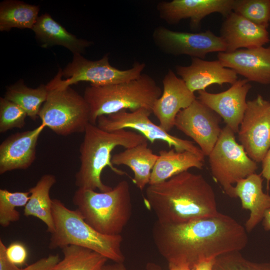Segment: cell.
<instances>
[{
    "mask_svg": "<svg viewBox=\"0 0 270 270\" xmlns=\"http://www.w3.org/2000/svg\"><path fill=\"white\" fill-rule=\"evenodd\" d=\"M221 117L196 99L176 116L174 126L191 138L204 156H208L215 146L222 128Z\"/></svg>",
    "mask_w": 270,
    "mask_h": 270,
    "instance_id": "cell-13",
    "label": "cell"
},
{
    "mask_svg": "<svg viewBox=\"0 0 270 270\" xmlns=\"http://www.w3.org/2000/svg\"><path fill=\"white\" fill-rule=\"evenodd\" d=\"M43 123L35 128L12 134L0 145V174L15 170H26L36 158V146L44 128Z\"/></svg>",
    "mask_w": 270,
    "mask_h": 270,
    "instance_id": "cell-18",
    "label": "cell"
},
{
    "mask_svg": "<svg viewBox=\"0 0 270 270\" xmlns=\"http://www.w3.org/2000/svg\"><path fill=\"white\" fill-rule=\"evenodd\" d=\"M30 192H10L0 190V225L8 227L10 224L20 219V214L16 208L24 206L27 204Z\"/></svg>",
    "mask_w": 270,
    "mask_h": 270,
    "instance_id": "cell-29",
    "label": "cell"
},
{
    "mask_svg": "<svg viewBox=\"0 0 270 270\" xmlns=\"http://www.w3.org/2000/svg\"><path fill=\"white\" fill-rule=\"evenodd\" d=\"M32 30L42 47L62 46L73 54H82L86 48L93 44L92 42L78 38L69 32L46 13L38 16Z\"/></svg>",
    "mask_w": 270,
    "mask_h": 270,
    "instance_id": "cell-22",
    "label": "cell"
},
{
    "mask_svg": "<svg viewBox=\"0 0 270 270\" xmlns=\"http://www.w3.org/2000/svg\"><path fill=\"white\" fill-rule=\"evenodd\" d=\"M246 79L238 80L226 90L219 93L198 91L197 99L224 120L236 134L239 130L246 108V96L252 86Z\"/></svg>",
    "mask_w": 270,
    "mask_h": 270,
    "instance_id": "cell-15",
    "label": "cell"
},
{
    "mask_svg": "<svg viewBox=\"0 0 270 270\" xmlns=\"http://www.w3.org/2000/svg\"><path fill=\"white\" fill-rule=\"evenodd\" d=\"M46 84H42L35 88L26 86L22 80L7 86L4 98L21 107L28 116L36 120L48 95Z\"/></svg>",
    "mask_w": 270,
    "mask_h": 270,
    "instance_id": "cell-27",
    "label": "cell"
},
{
    "mask_svg": "<svg viewBox=\"0 0 270 270\" xmlns=\"http://www.w3.org/2000/svg\"><path fill=\"white\" fill-rule=\"evenodd\" d=\"M80 148V167L75 175V184L78 188L105 192L112 188L101 180L104 169L109 167L118 175L127 174L114 166L112 152L117 146L126 148L135 146L148 140L140 134L126 129L106 132L96 125L89 123Z\"/></svg>",
    "mask_w": 270,
    "mask_h": 270,
    "instance_id": "cell-3",
    "label": "cell"
},
{
    "mask_svg": "<svg viewBox=\"0 0 270 270\" xmlns=\"http://www.w3.org/2000/svg\"><path fill=\"white\" fill-rule=\"evenodd\" d=\"M21 268L12 262L6 254V247L0 240V270H20Z\"/></svg>",
    "mask_w": 270,
    "mask_h": 270,
    "instance_id": "cell-35",
    "label": "cell"
},
{
    "mask_svg": "<svg viewBox=\"0 0 270 270\" xmlns=\"http://www.w3.org/2000/svg\"><path fill=\"white\" fill-rule=\"evenodd\" d=\"M158 156L148 147V142H146L114 154L112 156V162L114 166L129 167L134 173L133 182L142 190L149 184L152 172Z\"/></svg>",
    "mask_w": 270,
    "mask_h": 270,
    "instance_id": "cell-23",
    "label": "cell"
},
{
    "mask_svg": "<svg viewBox=\"0 0 270 270\" xmlns=\"http://www.w3.org/2000/svg\"><path fill=\"white\" fill-rule=\"evenodd\" d=\"M262 224L266 230H270V208L266 211L262 219Z\"/></svg>",
    "mask_w": 270,
    "mask_h": 270,
    "instance_id": "cell-39",
    "label": "cell"
},
{
    "mask_svg": "<svg viewBox=\"0 0 270 270\" xmlns=\"http://www.w3.org/2000/svg\"><path fill=\"white\" fill-rule=\"evenodd\" d=\"M152 36L160 50L172 56L187 55L204 60L209 53L226 50L222 38L210 30L192 33L174 31L158 26L154 30Z\"/></svg>",
    "mask_w": 270,
    "mask_h": 270,
    "instance_id": "cell-11",
    "label": "cell"
},
{
    "mask_svg": "<svg viewBox=\"0 0 270 270\" xmlns=\"http://www.w3.org/2000/svg\"><path fill=\"white\" fill-rule=\"evenodd\" d=\"M235 133L226 126L208 155L212 176L224 192L233 198V184L255 173L257 162L251 159L238 144Z\"/></svg>",
    "mask_w": 270,
    "mask_h": 270,
    "instance_id": "cell-8",
    "label": "cell"
},
{
    "mask_svg": "<svg viewBox=\"0 0 270 270\" xmlns=\"http://www.w3.org/2000/svg\"><path fill=\"white\" fill-rule=\"evenodd\" d=\"M72 200L86 223L105 235L121 234L132 216L131 194L126 180L105 192L78 188Z\"/></svg>",
    "mask_w": 270,
    "mask_h": 270,
    "instance_id": "cell-4",
    "label": "cell"
},
{
    "mask_svg": "<svg viewBox=\"0 0 270 270\" xmlns=\"http://www.w3.org/2000/svg\"><path fill=\"white\" fill-rule=\"evenodd\" d=\"M152 236L158 252L168 264H184L192 269L202 260L240 252L248 242L245 228L220 212L180 224L156 221Z\"/></svg>",
    "mask_w": 270,
    "mask_h": 270,
    "instance_id": "cell-1",
    "label": "cell"
},
{
    "mask_svg": "<svg viewBox=\"0 0 270 270\" xmlns=\"http://www.w3.org/2000/svg\"><path fill=\"white\" fill-rule=\"evenodd\" d=\"M232 12L268 28L270 22V0H235Z\"/></svg>",
    "mask_w": 270,
    "mask_h": 270,
    "instance_id": "cell-30",
    "label": "cell"
},
{
    "mask_svg": "<svg viewBox=\"0 0 270 270\" xmlns=\"http://www.w3.org/2000/svg\"><path fill=\"white\" fill-rule=\"evenodd\" d=\"M216 258L202 260L197 263L192 270H213Z\"/></svg>",
    "mask_w": 270,
    "mask_h": 270,
    "instance_id": "cell-37",
    "label": "cell"
},
{
    "mask_svg": "<svg viewBox=\"0 0 270 270\" xmlns=\"http://www.w3.org/2000/svg\"><path fill=\"white\" fill-rule=\"evenodd\" d=\"M162 93L153 78L142 74L136 78L121 83L90 84L85 89L84 97L90 108V122L96 125L98 117L122 110L134 112L144 108L152 112L154 104Z\"/></svg>",
    "mask_w": 270,
    "mask_h": 270,
    "instance_id": "cell-5",
    "label": "cell"
},
{
    "mask_svg": "<svg viewBox=\"0 0 270 270\" xmlns=\"http://www.w3.org/2000/svg\"><path fill=\"white\" fill-rule=\"evenodd\" d=\"M56 182V176L52 174H44L36 185L29 189V200L24 206V214L34 216L42 221L50 234L54 230L52 204L50 190Z\"/></svg>",
    "mask_w": 270,
    "mask_h": 270,
    "instance_id": "cell-25",
    "label": "cell"
},
{
    "mask_svg": "<svg viewBox=\"0 0 270 270\" xmlns=\"http://www.w3.org/2000/svg\"><path fill=\"white\" fill-rule=\"evenodd\" d=\"M144 202L162 224L184 223L220 213L212 187L202 174L188 170L148 184Z\"/></svg>",
    "mask_w": 270,
    "mask_h": 270,
    "instance_id": "cell-2",
    "label": "cell"
},
{
    "mask_svg": "<svg viewBox=\"0 0 270 270\" xmlns=\"http://www.w3.org/2000/svg\"><path fill=\"white\" fill-rule=\"evenodd\" d=\"M46 86L48 97L38 114L42 122L60 136L84 132L90 123V112L84 96L70 86L58 85L52 80Z\"/></svg>",
    "mask_w": 270,
    "mask_h": 270,
    "instance_id": "cell-7",
    "label": "cell"
},
{
    "mask_svg": "<svg viewBox=\"0 0 270 270\" xmlns=\"http://www.w3.org/2000/svg\"><path fill=\"white\" fill-rule=\"evenodd\" d=\"M64 256L55 270H99L108 260L90 249L74 245L62 249Z\"/></svg>",
    "mask_w": 270,
    "mask_h": 270,
    "instance_id": "cell-28",
    "label": "cell"
},
{
    "mask_svg": "<svg viewBox=\"0 0 270 270\" xmlns=\"http://www.w3.org/2000/svg\"><path fill=\"white\" fill-rule=\"evenodd\" d=\"M39 11V6L22 1H2L0 4V30L9 31L12 28L32 30Z\"/></svg>",
    "mask_w": 270,
    "mask_h": 270,
    "instance_id": "cell-26",
    "label": "cell"
},
{
    "mask_svg": "<svg viewBox=\"0 0 270 270\" xmlns=\"http://www.w3.org/2000/svg\"><path fill=\"white\" fill-rule=\"evenodd\" d=\"M262 176L266 179L267 183V188H268L269 182H270V148L262 162Z\"/></svg>",
    "mask_w": 270,
    "mask_h": 270,
    "instance_id": "cell-36",
    "label": "cell"
},
{
    "mask_svg": "<svg viewBox=\"0 0 270 270\" xmlns=\"http://www.w3.org/2000/svg\"><path fill=\"white\" fill-rule=\"evenodd\" d=\"M28 116L25 111L16 103L0 98V132L4 133L14 128H22Z\"/></svg>",
    "mask_w": 270,
    "mask_h": 270,
    "instance_id": "cell-31",
    "label": "cell"
},
{
    "mask_svg": "<svg viewBox=\"0 0 270 270\" xmlns=\"http://www.w3.org/2000/svg\"><path fill=\"white\" fill-rule=\"evenodd\" d=\"M152 112L144 108L134 112L122 110L98 118L96 126L106 132L130 128L140 132L151 143L162 140L176 152L188 151L204 160V155L199 147L190 140L182 139L164 131L149 118Z\"/></svg>",
    "mask_w": 270,
    "mask_h": 270,
    "instance_id": "cell-10",
    "label": "cell"
},
{
    "mask_svg": "<svg viewBox=\"0 0 270 270\" xmlns=\"http://www.w3.org/2000/svg\"><path fill=\"white\" fill-rule=\"evenodd\" d=\"M218 60L248 82L270 84V46L241 48L232 52H219Z\"/></svg>",
    "mask_w": 270,
    "mask_h": 270,
    "instance_id": "cell-17",
    "label": "cell"
},
{
    "mask_svg": "<svg viewBox=\"0 0 270 270\" xmlns=\"http://www.w3.org/2000/svg\"><path fill=\"white\" fill-rule=\"evenodd\" d=\"M99 270H128L124 262H114L112 264L103 265Z\"/></svg>",
    "mask_w": 270,
    "mask_h": 270,
    "instance_id": "cell-38",
    "label": "cell"
},
{
    "mask_svg": "<svg viewBox=\"0 0 270 270\" xmlns=\"http://www.w3.org/2000/svg\"><path fill=\"white\" fill-rule=\"evenodd\" d=\"M238 133L248 156L256 162H262L270 148V102L260 94L247 101Z\"/></svg>",
    "mask_w": 270,
    "mask_h": 270,
    "instance_id": "cell-12",
    "label": "cell"
},
{
    "mask_svg": "<svg viewBox=\"0 0 270 270\" xmlns=\"http://www.w3.org/2000/svg\"><path fill=\"white\" fill-rule=\"evenodd\" d=\"M60 260L58 254H50L21 268L20 270H55V266Z\"/></svg>",
    "mask_w": 270,
    "mask_h": 270,
    "instance_id": "cell-34",
    "label": "cell"
},
{
    "mask_svg": "<svg viewBox=\"0 0 270 270\" xmlns=\"http://www.w3.org/2000/svg\"><path fill=\"white\" fill-rule=\"evenodd\" d=\"M169 270H192L188 265L184 264H168Z\"/></svg>",
    "mask_w": 270,
    "mask_h": 270,
    "instance_id": "cell-40",
    "label": "cell"
},
{
    "mask_svg": "<svg viewBox=\"0 0 270 270\" xmlns=\"http://www.w3.org/2000/svg\"><path fill=\"white\" fill-rule=\"evenodd\" d=\"M235 0H172L160 2L157 10L160 18L170 24L190 19V27L198 29L202 20L212 13L226 18L233 11Z\"/></svg>",
    "mask_w": 270,
    "mask_h": 270,
    "instance_id": "cell-14",
    "label": "cell"
},
{
    "mask_svg": "<svg viewBox=\"0 0 270 270\" xmlns=\"http://www.w3.org/2000/svg\"><path fill=\"white\" fill-rule=\"evenodd\" d=\"M263 178L256 172L238 181L233 189V198L238 197L242 208L250 212L245 224L247 232H250L262 220L266 211L270 208V196L262 191Z\"/></svg>",
    "mask_w": 270,
    "mask_h": 270,
    "instance_id": "cell-21",
    "label": "cell"
},
{
    "mask_svg": "<svg viewBox=\"0 0 270 270\" xmlns=\"http://www.w3.org/2000/svg\"><path fill=\"white\" fill-rule=\"evenodd\" d=\"M152 170L149 184L164 182L190 168L202 169L204 160L188 152H176L174 148L161 150Z\"/></svg>",
    "mask_w": 270,
    "mask_h": 270,
    "instance_id": "cell-24",
    "label": "cell"
},
{
    "mask_svg": "<svg viewBox=\"0 0 270 270\" xmlns=\"http://www.w3.org/2000/svg\"><path fill=\"white\" fill-rule=\"evenodd\" d=\"M213 270H270V264L251 262L240 252H234L217 257Z\"/></svg>",
    "mask_w": 270,
    "mask_h": 270,
    "instance_id": "cell-32",
    "label": "cell"
},
{
    "mask_svg": "<svg viewBox=\"0 0 270 270\" xmlns=\"http://www.w3.org/2000/svg\"><path fill=\"white\" fill-rule=\"evenodd\" d=\"M147 270H162L161 268L154 263H148L146 266Z\"/></svg>",
    "mask_w": 270,
    "mask_h": 270,
    "instance_id": "cell-41",
    "label": "cell"
},
{
    "mask_svg": "<svg viewBox=\"0 0 270 270\" xmlns=\"http://www.w3.org/2000/svg\"><path fill=\"white\" fill-rule=\"evenodd\" d=\"M162 84L163 90L154 104L152 113L158 120L160 126L168 132L174 126L178 112L188 107L196 98L172 70L165 74Z\"/></svg>",
    "mask_w": 270,
    "mask_h": 270,
    "instance_id": "cell-16",
    "label": "cell"
},
{
    "mask_svg": "<svg viewBox=\"0 0 270 270\" xmlns=\"http://www.w3.org/2000/svg\"><path fill=\"white\" fill-rule=\"evenodd\" d=\"M6 254L8 259L18 266L24 264L28 256L26 248L18 242H12L6 247Z\"/></svg>",
    "mask_w": 270,
    "mask_h": 270,
    "instance_id": "cell-33",
    "label": "cell"
},
{
    "mask_svg": "<svg viewBox=\"0 0 270 270\" xmlns=\"http://www.w3.org/2000/svg\"><path fill=\"white\" fill-rule=\"evenodd\" d=\"M72 61L64 70L59 69L52 79L58 85L70 86L80 82L90 85L105 86L129 81L140 76L144 70V63L135 62L128 70H120L112 66L108 54L97 60H90L81 54H73Z\"/></svg>",
    "mask_w": 270,
    "mask_h": 270,
    "instance_id": "cell-9",
    "label": "cell"
},
{
    "mask_svg": "<svg viewBox=\"0 0 270 270\" xmlns=\"http://www.w3.org/2000/svg\"><path fill=\"white\" fill-rule=\"evenodd\" d=\"M175 70L176 74L194 93L206 90L207 87L214 84L220 86L224 84H232L238 78L234 70L224 67L218 60L208 61L192 58L190 65H176Z\"/></svg>",
    "mask_w": 270,
    "mask_h": 270,
    "instance_id": "cell-19",
    "label": "cell"
},
{
    "mask_svg": "<svg viewBox=\"0 0 270 270\" xmlns=\"http://www.w3.org/2000/svg\"><path fill=\"white\" fill-rule=\"evenodd\" d=\"M52 212L54 230L51 234L49 248L76 246L90 249L113 262H124L121 234L108 236L98 232L86 223L78 210L68 208L58 199H52Z\"/></svg>",
    "mask_w": 270,
    "mask_h": 270,
    "instance_id": "cell-6",
    "label": "cell"
},
{
    "mask_svg": "<svg viewBox=\"0 0 270 270\" xmlns=\"http://www.w3.org/2000/svg\"><path fill=\"white\" fill-rule=\"evenodd\" d=\"M220 36L226 45V52L241 48L262 46L270 41L267 28L258 26L234 12L223 22Z\"/></svg>",
    "mask_w": 270,
    "mask_h": 270,
    "instance_id": "cell-20",
    "label": "cell"
}]
</instances>
